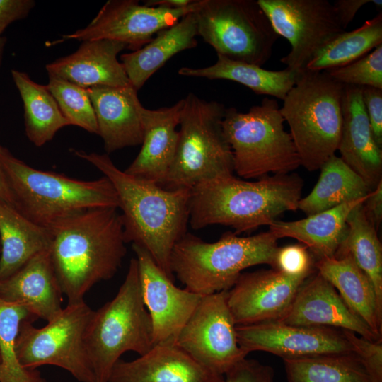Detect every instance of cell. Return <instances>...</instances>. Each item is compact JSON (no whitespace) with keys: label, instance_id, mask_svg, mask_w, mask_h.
I'll return each mask as SVG.
<instances>
[{"label":"cell","instance_id":"obj_47","mask_svg":"<svg viewBox=\"0 0 382 382\" xmlns=\"http://www.w3.org/2000/svg\"><path fill=\"white\" fill-rule=\"evenodd\" d=\"M7 39L4 36H0V69L3 60L4 52L6 44Z\"/></svg>","mask_w":382,"mask_h":382},{"label":"cell","instance_id":"obj_42","mask_svg":"<svg viewBox=\"0 0 382 382\" xmlns=\"http://www.w3.org/2000/svg\"><path fill=\"white\" fill-rule=\"evenodd\" d=\"M35 6L33 0H0V36L10 24L25 18Z\"/></svg>","mask_w":382,"mask_h":382},{"label":"cell","instance_id":"obj_8","mask_svg":"<svg viewBox=\"0 0 382 382\" xmlns=\"http://www.w3.org/2000/svg\"><path fill=\"white\" fill-rule=\"evenodd\" d=\"M183 99L175 154L163 183L191 189L200 182L233 175V159L222 128L225 106L193 93Z\"/></svg>","mask_w":382,"mask_h":382},{"label":"cell","instance_id":"obj_26","mask_svg":"<svg viewBox=\"0 0 382 382\" xmlns=\"http://www.w3.org/2000/svg\"><path fill=\"white\" fill-rule=\"evenodd\" d=\"M195 11L173 25L159 31L141 48L120 55L131 86L137 91L172 57L197 45Z\"/></svg>","mask_w":382,"mask_h":382},{"label":"cell","instance_id":"obj_6","mask_svg":"<svg viewBox=\"0 0 382 382\" xmlns=\"http://www.w3.org/2000/svg\"><path fill=\"white\" fill-rule=\"evenodd\" d=\"M343 88L326 71L305 69L283 100L280 112L289 126L301 166L309 171L320 170L337 150Z\"/></svg>","mask_w":382,"mask_h":382},{"label":"cell","instance_id":"obj_16","mask_svg":"<svg viewBox=\"0 0 382 382\" xmlns=\"http://www.w3.org/2000/svg\"><path fill=\"white\" fill-rule=\"evenodd\" d=\"M240 347L247 353L267 352L284 359L353 352L342 330L299 326L282 321L236 326Z\"/></svg>","mask_w":382,"mask_h":382},{"label":"cell","instance_id":"obj_14","mask_svg":"<svg viewBox=\"0 0 382 382\" xmlns=\"http://www.w3.org/2000/svg\"><path fill=\"white\" fill-rule=\"evenodd\" d=\"M202 0H195L182 8H166L140 4L137 0H109L85 28L64 35L58 42L111 40L136 51L161 30L175 24L186 14L196 11Z\"/></svg>","mask_w":382,"mask_h":382},{"label":"cell","instance_id":"obj_34","mask_svg":"<svg viewBox=\"0 0 382 382\" xmlns=\"http://www.w3.org/2000/svg\"><path fill=\"white\" fill-rule=\"evenodd\" d=\"M382 44V14L361 27L344 31L325 45L307 64L306 69L322 71L346 66Z\"/></svg>","mask_w":382,"mask_h":382},{"label":"cell","instance_id":"obj_41","mask_svg":"<svg viewBox=\"0 0 382 382\" xmlns=\"http://www.w3.org/2000/svg\"><path fill=\"white\" fill-rule=\"evenodd\" d=\"M362 98L374 138L382 146V89L362 87Z\"/></svg>","mask_w":382,"mask_h":382},{"label":"cell","instance_id":"obj_22","mask_svg":"<svg viewBox=\"0 0 382 382\" xmlns=\"http://www.w3.org/2000/svg\"><path fill=\"white\" fill-rule=\"evenodd\" d=\"M95 112L98 134L107 154L141 144L144 132L137 91L132 86L86 88Z\"/></svg>","mask_w":382,"mask_h":382},{"label":"cell","instance_id":"obj_24","mask_svg":"<svg viewBox=\"0 0 382 382\" xmlns=\"http://www.w3.org/2000/svg\"><path fill=\"white\" fill-rule=\"evenodd\" d=\"M62 294L50 250L37 254L10 277L0 281V298L23 306L37 318L47 322L63 308Z\"/></svg>","mask_w":382,"mask_h":382},{"label":"cell","instance_id":"obj_45","mask_svg":"<svg viewBox=\"0 0 382 382\" xmlns=\"http://www.w3.org/2000/svg\"><path fill=\"white\" fill-rule=\"evenodd\" d=\"M195 0H149L144 1L149 6H158L166 8H182L192 4Z\"/></svg>","mask_w":382,"mask_h":382},{"label":"cell","instance_id":"obj_2","mask_svg":"<svg viewBox=\"0 0 382 382\" xmlns=\"http://www.w3.org/2000/svg\"><path fill=\"white\" fill-rule=\"evenodd\" d=\"M117 209H91L52 230L50 258L68 303L83 301L93 285L111 279L121 266L126 242Z\"/></svg>","mask_w":382,"mask_h":382},{"label":"cell","instance_id":"obj_9","mask_svg":"<svg viewBox=\"0 0 382 382\" xmlns=\"http://www.w3.org/2000/svg\"><path fill=\"white\" fill-rule=\"evenodd\" d=\"M276 99L265 98L248 112L226 108L222 128L231 146L233 172L243 179L290 173L301 161Z\"/></svg>","mask_w":382,"mask_h":382},{"label":"cell","instance_id":"obj_33","mask_svg":"<svg viewBox=\"0 0 382 382\" xmlns=\"http://www.w3.org/2000/svg\"><path fill=\"white\" fill-rule=\"evenodd\" d=\"M288 382H370L354 352L283 359Z\"/></svg>","mask_w":382,"mask_h":382},{"label":"cell","instance_id":"obj_19","mask_svg":"<svg viewBox=\"0 0 382 382\" xmlns=\"http://www.w3.org/2000/svg\"><path fill=\"white\" fill-rule=\"evenodd\" d=\"M342 126L337 150L342 161L372 191L382 181V149L376 142L362 98V87L345 85Z\"/></svg>","mask_w":382,"mask_h":382},{"label":"cell","instance_id":"obj_32","mask_svg":"<svg viewBox=\"0 0 382 382\" xmlns=\"http://www.w3.org/2000/svg\"><path fill=\"white\" fill-rule=\"evenodd\" d=\"M344 255H350L369 277L382 306V246L376 228L364 213L363 203L349 214L345 237L333 257Z\"/></svg>","mask_w":382,"mask_h":382},{"label":"cell","instance_id":"obj_48","mask_svg":"<svg viewBox=\"0 0 382 382\" xmlns=\"http://www.w3.org/2000/svg\"><path fill=\"white\" fill-rule=\"evenodd\" d=\"M0 362H1V355H0Z\"/></svg>","mask_w":382,"mask_h":382},{"label":"cell","instance_id":"obj_30","mask_svg":"<svg viewBox=\"0 0 382 382\" xmlns=\"http://www.w3.org/2000/svg\"><path fill=\"white\" fill-rule=\"evenodd\" d=\"M11 76L23 103L25 135L35 146H42L70 123L46 85L16 69L11 70Z\"/></svg>","mask_w":382,"mask_h":382},{"label":"cell","instance_id":"obj_1","mask_svg":"<svg viewBox=\"0 0 382 382\" xmlns=\"http://www.w3.org/2000/svg\"><path fill=\"white\" fill-rule=\"evenodd\" d=\"M111 182L118 198L126 243L144 247L173 281L170 259L175 243L187 233L191 189L167 190L118 168L107 154L74 150Z\"/></svg>","mask_w":382,"mask_h":382},{"label":"cell","instance_id":"obj_27","mask_svg":"<svg viewBox=\"0 0 382 382\" xmlns=\"http://www.w3.org/2000/svg\"><path fill=\"white\" fill-rule=\"evenodd\" d=\"M315 269L337 291L347 306L382 337V306L374 286L352 257L344 255L315 262Z\"/></svg>","mask_w":382,"mask_h":382},{"label":"cell","instance_id":"obj_18","mask_svg":"<svg viewBox=\"0 0 382 382\" xmlns=\"http://www.w3.org/2000/svg\"><path fill=\"white\" fill-rule=\"evenodd\" d=\"M279 321L292 325L337 328L370 341L382 340L347 306L334 286L318 272L305 280L289 311Z\"/></svg>","mask_w":382,"mask_h":382},{"label":"cell","instance_id":"obj_36","mask_svg":"<svg viewBox=\"0 0 382 382\" xmlns=\"http://www.w3.org/2000/svg\"><path fill=\"white\" fill-rule=\"evenodd\" d=\"M48 79L46 86L70 125L98 134L97 120L87 89L60 78Z\"/></svg>","mask_w":382,"mask_h":382},{"label":"cell","instance_id":"obj_46","mask_svg":"<svg viewBox=\"0 0 382 382\" xmlns=\"http://www.w3.org/2000/svg\"><path fill=\"white\" fill-rule=\"evenodd\" d=\"M0 201L15 207V202L0 163Z\"/></svg>","mask_w":382,"mask_h":382},{"label":"cell","instance_id":"obj_29","mask_svg":"<svg viewBox=\"0 0 382 382\" xmlns=\"http://www.w3.org/2000/svg\"><path fill=\"white\" fill-rule=\"evenodd\" d=\"M178 74L184 76L208 79H226L239 83L256 94L268 95L284 100L296 83L300 74L287 68L280 71L262 69V66L233 61L217 54L216 62L203 68L182 67Z\"/></svg>","mask_w":382,"mask_h":382},{"label":"cell","instance_id":"obj_39","mask_svg":"<svg viewBox=\"0 0 382 382\" xmlns=\"http://www.w3.org/2000/svg\"><path fill=\"white\" fill-rule=\"evenodd\" d=\"M368 374L370 382H382V340L370 341L353 332L342 330Z\"/></svg>","mask_w":382,"mask_h":382},{"label":"cell","instance_id":"obj_20","mask_svg":"<svg viewBox=\"0 0 382 382\" xmlns=\"http://www.w3.org/2000/svg\"><path fill=\"white\" fill-rule=\"evenodd\" d=\"M108 382H224L175 343L158 344L132 361L120 359Z\"/></svg>","mask_w":382,"mask_h":382},{"label":"cell","instance_id":"obj_25","mask_svg":"<svg viewBox=\"0 0 382 382\" xmlns=\"http://www.w3.org/2000/svg\"><path fill=\"white\" fill-rule=\"evenodd\" d=\"M369 195L312 215L293 221L275 220L269 226L278 239L294 238L305 245L315 260L333 257L347 231V219L350 212L364 203Z\"/></svg>","mask_w":382,"mask_h":382},{"label":"cell","instance_id":"obj_28","mask_svg":"<svg viewBox=\"0 0 382 382\" xmlns=\"http://www.w3.org/2000/svg\"><path fill=\"white\" fill-rule=\"evenodd\" d=\"M52 232L0 201V281L6 279L37 254L48 250Z\"/></svg>","mask_w":382,"mask_h":382},{"label":"cell","instance_id":"obj_21","mask_svg":"<svg viewBox=\"0 0 382 382\" xmlns=\"http://www.w3.org/2000/svg\"><path fill=\"white\" fill-rule=\"evenodd\" d=\"M125 44L111 40L81 42L77 50L45 66L48 76L60 78L88 88L131 86L117 55Z\"/></svg>","mask_w":382,"mask_h":382},{"label":"cell","instance_id":"obj_15","mask_svg":"<svg viewBox=\"0 0 382 382\" xmlns=\"http://www.w3.org/2000/svg\"><path fill=\"white\" fill-rule=\"evenodd\" d=\"M138 263L142 299L150 316L154 345L175 343L202 298L176 286L141 245L132 243Z\"/></svg>","mask_w":382,"mask_h":382},{"label":"cell","instance_id":"obj_44","mask_svg":"<svg viewBox=\"0 0 382 382\" xmlns=\"http://www.w3.org/2000/svg\"><path fill=\"white\" fill-rule=\"evenodd\" d=\"M373 0H338L334 4L337 16L344 30L347 28L349 23L353 20L357 12L364 4L371 2Z\"/></svg>","mask_w":382,"mask_h":382},{"label":"cell","instance_id":"obj_5","mask_svg":"<svg viewBox=\"0 0 382 382\" xmlns=\"http://www.w3.org/2000/svg\"><path fill=\"white\" fill-rule=\"evenodd\" d=\"M277 240L269 231L245 237L228 231L209 243L187 232L173 248L170 270L194 293L228 291L243 270L261 264L273 267Z\"/></svg>","mask_w":382,"mask_h":382},{"label":"cell","instance_id":"obj_11","mask_svg":"<svg viewBox=\"0 0 382 382\" xmlns=\"http://www.w3.org/2000/svg\"><path fill=\"white\" fill-rule=\"evenodd\" d=\"M92 313L83 301L68 303L42 328L35 327L32 320L23 321L16 342L21 365L29 370L53 365L67 371L79 382H95L84 344Z\"/></svg>","mask_w":382,"mask_h":382},{"label":"cell","instance_id":"obj_13","mask_svg":"<svg viewBox=\"0 0 382 382\" xmlns=\"http://www.w3.org/2000/svg\"><path fill=\"white\" fill-rule=\"evenodd\" d=\"M228 291L203 296L175 344L209 370L224 375L248 354L239 345Z\"/></svg>","mask_w":382,"mask_h":382},{"label":"cell","instance_id":"obj_12","mask_svg":"<svg viewBox=\"0 0 382 382\" xmlns=\"http://www.w3.org/2000/svg\"><path fill=\"white\" fill-rule=\"evenodd\" d=\"M274 30L291 45L280 61L298 74L318 52L345 31L328 0H257Z\"/></svg>","mask_w":382,"mask_h":382},{"label":"cell","instance_id":"obj_3","mask_svg":"<svg viewBox=\"0 0 382 382\" xmlns=\"http://www.w3.org/2000/svg\"><path fill=\"white\" fill-rule=\"evenodd\" d=\"M303 180L297 174H275L247 181L233 175L199 183L191 188L189 224L232 227L235 233L270 226L281 214L298 209Z\"/></svg>","mask_w":382,"mask_h":382},{"label":"cell","instance_id":"obj_43","mask_svg":"<svg viewBox=\"0 0 382 382\" xmlns=\"http://www.w3.org/2000/svg\"><path fill=\"white\" fill-rule=\"evenodd\" d=\"M364 213L378 230L382 221V181L369 194L363 203Z\"/></svg>","mask_w":382,"mask_h":382},{"label":"cell","instance_id":"obj_7","mask_svg":"<svg viewBox=\"0 0 382 382\" xmlns=\"http://www.w3.org/2000/svg\"><path fill=\"white\" fill-rule=\"evenodd\" d=\"M84 344L95 382H108L114 366L126 352L139 356L154 346L150 316L143 301L138 263L132 258L115 296L88 322Z\"/></svg>","mask_w":382,"mask_h":382},{"label":"cell","instance_id":"obj_31","mask_svg":"<svg viewBox=\"0 0 382 382\" xmlns=\"http://www.w3.org/2000/svg\"><path fill=\"white\" fill-rule=\"evenodd\" d=\"M320 170L313 189L299 202L298 209L307 216L359 199L371 191L364 180L335 154Z\"/></svg>","mask_w":382,"mask_h":382},{"label":"cell","instance_id":"obj_17","mask_svg":"<svg viewBox=\"0 0 382 382\" xmlns=\"http://www.w3.org/2000/svg\"><path fill=\"white\" fill-rule=\"evenodd\" d=\"M311 274L291 276L274 268L241 273L227 298L236 326L281 320Z\"/></svg>","mask_w":382,"mask_h":382},{"label":"cell","instance_id":"obj_10","mask_svg":"<svg viewBox=\"0 0 382 382\" xmlns=\"http://www.w3.org/2000/svg\"><path fill=\"white\" fill-rule=\"evenodd\" d=\"M197 35L229 59L263 66L279 35L256 0H202Z\"/></svg>","mask_w":382,"mask_h":382},{"label":"cell","instance_id":"obj_37","mask_svg":"<svg viewBox=\"0 0 382 382\" xmlns=\"http://www.w3.org/2000/svg\"><path fill=\"white\" fill-rule=\"evenodd\" d=\"M325 71L345 85L382 89V44L352 63Z\"/></svg>","mask_w":382,"mask_h":382},{"label":"cell","instance_id":"obj_35","mask_svg":"<svg viewBox=\"0 0 382 382\" xmlns=\"http://www.w3.org/2000/svg\"><path fill=\"white\" fill-rule=\"evenodd\" d=\"M35 319L23 306L0 298V382H45L37 369L21 365L16 351L21 323Z\"/></svg>","mask_w":382,"mask_h":382},{"label":"cell","instance_id":"obj_23","mask_svg":"<svg viewBox=\"0 0 382 382\" xmlns=\"http://www.w3.org/2000/svg\"><path fill=\"white\" fill-rule=\"evenodd\" d=\"M183 99L170 107L150 110L142 105L139 112L143 126L141 148L124 170L135 177L161 185L173 162L178 138Z\"/></svg>","mask_w":382,"mask_h":382},{"label":"cell","instance_id":"obj_40","mask_svg":"<svg viewBox=\"0 0 382 382\" xmlns=\"http://www.w3.org/2000/svg\"><path fill=\"white\" fill-rule=\"evenodd\" d=\"M272 367L255 359H243L224 375V382H274Z\"/></svg>","mask_w":382,"mask_h":382},{"label":"cell","instance_id":"obj_4","mask_svg":"<svg viewBox=\"0 0 382 382\" xmlns=\"http://www.w3.org/2000/svg\"><path fill=\"white\" fill-rule=\"evenodd\" d=\"M0 163L12 192L15 208L50 231L86 211L117 208L118 198L105 176L92 180L35 169L0 144Z\"/></svg>","mask_w":382,"mask_h":382},{"label":"cell","instance_id":"obj_38","mask_svg":"<svg viewBox=\"0 0 382 382\" xmlns=\"http://www.w3.org/2000/svg\"><path fill=\"white\" fill-rule=\"evenodd\" d=\"M315 259L308 248L300 244L278 248L272 268L291 276L311 274Z\"/></svg>","mask_w":382,"mask_h":382}]
</instances>
